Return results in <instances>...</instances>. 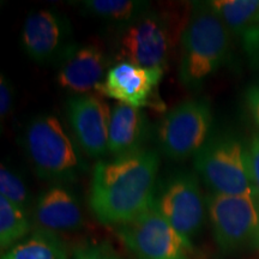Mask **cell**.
I'll list each match as a JSON object with an SVG mask.
<instances>
[{"label": "cell", "instance_id": "obj_1", "mask_svg": "<svg viewBox=\"0 0 259 259\" xmlns=\"http://www.w3.org/2000/svg\"><path fill=\"white\" fill-rule=\"evenodd\" d=\"M158 168L157 153L145 148L97 162L89 193L90 209L97 221L121 227L150 209L156 197Z\"/></svg>", "mask_w": 259, "mask_h": 259}, {"label": "cell", "instance_id": "obj_2", "mask_svg": "<svg viewBox=\"0 0 259 259\" xmlns=\"http://www.w3.org/2000/svg\"><path fill=\"white\" fill-rule=\"evenodd\" d=\"M179 78L185 88L196 89L225 64L231 32L208 3H194L181 31Z\"/></svg>", "mask_w": 259, "mask_h": 259}, {"label": "cell", "instance_id": "obj_3", "mask_svg": "<svg viewBox=\"0 0 259 259\" xmlns=\"http://www.w3.org/2000/svg\"><path fill=\"white\" fill-rule=\"evenodd\" d=\"M23 148L40 179L56 185L74 183L87 164L69 132L56 115L35 116L25 127Z\"/></svg>", "mask_w": 259, "mask_h": 259}, {"label": "cell", "instance_id": "obj_4", "mask_svg": "<svg viewBox=\"0 0 259 259\" xmlns=\"http://www.w3.org/2000/svg\"><path fill=\"white\" fill-rule=\"evenodd\" d=\"M194 168L212 193L254 197L247 148L233 136L209 138L194 155Z\"/></svg>", "mask_w": 259, "mask_h": 259}, {"label": "cell", "instance_id": "obj_5", "mask_svg": "<svg viewBox=\"0 0 259 259\" xmlns=\"http://www.w3.org/2000/svg\"><path fill=\"white\" fill-rule=\"evenodd\" d=\"M211 124V108L205 99L180 102L167 112L158 125L161 151L174 161L194 157L209 139Z\"/></svg>", "mask_w": 259, "mask_h": 259}, {"label": "cell", "instance_id": "obj_6", "mask_svg": "<svg viewBox=\"0 0 259 259\" xmlns=\"http://www.w3.org/2000/svg\"><path fill=\"white\" fill-rule=\"evenodd\" d=\"M212 234L225 253L258 245L259 206L253 196L211 193L206 198Z\"/></svg>", "mask_w": 259, "mask_h": 259}, {"label": "cell", "instance_id": "obj_7", "mask_svg": "<svg viewBox=\"0 0 259 259\" xmlns=\"http://www.w3.org/2000/svg\"><path fill=\"white\" fill-rule=\"evenodd\" d=\"M171 45L173 36L169 19L149 10L120 29L115 46V58L119 63L164 70Z\"/></svg>", "mask_w": 259, "mask_h": 259}, {"label": "cell", "instance_id": "obj_8", "mask_svg": "<svg viewBox=\"0 0 259 259\" xmlns=\"http://www.w3.org/2000/svg\"><path fill=\"white\" fill-rule=\"evenodd\" d=\"M158 211L192 251L193 239L202 231L206 199L198 179L191 173H178L166 181L155 197Z\"/></svg>", "mask_w": 259, "mask_h": 259}, {"label": "cell", "instance_id": "obj_9", "mask_svg": "<svg viewBox=\"0 0 259 259\" xmlns=\"http://www.w3.org/2000/svg\"><path fill=\"white\" fill-rule=\"evenodd\" d=\"M21 44L27 56L35 63L58 66L78 47L74 42L70 19L52 9L31 12L25 18Z\"/></svg>", "mask_w": 259, "mask_h": 259}, {"label": "cell", "instance_id": "obj_10", "mask_svg": "<svg viewBox=\"0 0 259 259\" xmlns=\"http://www.w3.org/2000/svg\"><path fill=\"white\" fill-rule=\"evenodd\" d=\"M116 233L138 259H189L191 250L155 203L135 221L118 227Z\"/></svg>", "mask_w": 259, "mask_h": 259}, {"label": "cell", "instance_id": "obj_11", "mask_svg": "<svg viewBox=\"0 0 259 259\" xmlns=\"http://www.w3.org/2000/svg\"><path fill=\"white\" fill-rule=\"evenodd\" d=\"M163 72V69H145L130 63H118L108 69L105 79L95 90L99 95L136 108L160 109L163 103L157 101L156 93Z\"/></svg>", "mask_w": 259, "mask_h": 259}, {"label": "cell", "instance_id": "obj_12", "mask_svg": "<svg viewBox=\"0 0 259 259\" xmlns=\"http://www.w3.org/2000/svg\"><path fill=\"white\" fill-rule=\"evenodd\" d=\"M112 111L108 103L94 94L74 95L67 102V118L83 153L101 158L108 154Z\"/></svg>", "mask_w": 259, "mask_h": 259}, {"label": "cell", "instance_id": "obj_13", "mask_svg": "<svg viewBox=\"0 0 259 259\" xmlns=\"http://www.w3.org/2000/svg\"><path fill=\"white\" fill-rule=\"evenodd\" d=\"M107 66L108 59L101 47L94 44L82 45L59 65L56 82L73 96L85 95L105 79Z\"/></svg>", "mask_w": 259, "mask_h": 259}, {"label": "cell", "instance_id": "obj_14", "mask_svg": "<svg viewBox=\"0 0 259 259\" xmlns=\"http://www.w3.org/2000/svg\"><path fill=\"white\" fill-rule=\"evenodd\" d=\"M36 229L52 233L72 232L84 225V215L76 194L63 185H54L38 194L34 205Z\"/></svg>", "mask_w": 259, "mask_h": 259}, {"label": "cell", "instance_id": "obj_15", "mask_svg": "<svg viewBox=\"0 0 259 259\" xmlns=\"http://www.w3.org/2000/svg\"><path fill=\"white\" fill-rule=\"evenodd\" d=\"M149 135V121L142 108L116 103L109 124L108 154L122 156L142 150Z\"/></svg>", "mask_w": 259, "mask_h": 259}, {"label": "cell", "instance_id": "obj_16", "mask_svg": "<svg viewBox=\"0 0 259 259\" xmlns=\"http://www.w3.org/2000/svg\"><path fill=\"white\" fill-rule=\"evenodd\" d=\"M78 8L84 15L124 28L150 10L148 2L138 0H83Z\"/></svg>", "mask_w": 259, "mask_h": 259}, {"label": "cell", "instance_id": "obj_17", "mask_svg": "<svg viewBox=\"0 0 259 259\" xmlns=\"http://www.w3.org/2000/svg\"><path fill=\"white\" fill-rule=\"evenodd\" d=\"M2 259H70L56 233L35 229L24 240L4 252Z\"/></svg>", "mask_w": 259, "mask_h": 259}, {"label": "cell", "instance_id": "obj_18", "mask_svg": "<svg viewBox=\"0 0 259 259\" xmlns=\"http://www.w3.org/2000/svg\"><path fill=\"white\" fill-rule=\"evenodd\" d=\"M208 5L236 36H244L259 15V0H212Z\"/></svg>", "mask_w": 259, "mask_h": 259}, {"label": "cell", "instance_id": "obj_19", "mask_svg": "<svg viewBox=\"0 0 259 259\" xmlns=\"http://www.w3.org/2000/svg\"><path fill=\"white\" fill-rule=\"evenodd\" d=\"M31 221L21 206L0 196V248L3 253L31 234Z\"/></svg>", "mask_w": 259, "mask_h": 259}, {"label": "cell", "instance_id": "obj_20", "mask_svg": "<svg viewBox=\"0 0 259 259\" xmlns=\"http://www.w3.org/2000/svg\"><path fill=\"white\" fill-rule=\"evenodd\" d=\"M0 196L24 210L30 203V193L18 173L2 164L0 168Z\"/></svg>", "mask_w": 259, "mask_h": 259}, {"label": "cell", "instance_id": "obj_21", "mask_svg": "<svg viewBox=\"0 0 259 259\" xmlns=\"http://www.w3.org/2000/svg\"><path fill=\"white\" fill-rule=\"evenodd\" d=\"M72 259H122L109 245L85 242L73 250Z\"/></svg>", "mask_w": 259, "mask_h": 259}, {"label": "cell", "instance_id": "obj_22", "mask_svg": "<svg viewBox=\"0 0 259 259\" xmlns=\"http://www.w3.org/2000/svg\"><path fill=\"white\" fill-rule=\"evenodd\" d=\"M247 163L254 197L259 203V134L252 137L247 147Z\"/></svg>", "mask_w": 259, "mask_h": 259}, {"label": "cell", "instance_id": "obj_23", "mask_svg": "<svg viewBox=\"0 0 259 259\" xmlns=\"http://www.w3.org/2000/svg\"><path fill=\"white\" fill-rule=\"evenodd\" d=\"M15 101V88L5 74L0 76V118L4 120L12 112Z\"/></svg>", "mask_w": 259, "mask_h": 259}, {"label": "cell", "instance_id": "obj_24", "mask_svg": "<svg viewBox=\"0 0 259 259\" xmlns=\"http://www.w3.org/2000/svg\"><path fill=\"white\" fill-rule=\"evenodd\" d=\"M242 38H244L245 51L251 58L252 63L259 64V15Z\"/></svg>", "mask_w": 259, "mask_h": 259}, {"label": "cell", "instance_id": "obj_25", "mask_svg": "<svg viewBox=\"0 0 259 259\" xmlns=\"http://www.w3.org/2000/svg\"><path fill=\"white\" fill-rule=\"evenodd\" d=\"M246 103L252 118L259 127V84L251 87L246 93Z\"/></svg>", "mask_w": 259, "mask_h": 259}, {"label": "cell", "instance_id": "obj_26", "mask_svg": "<svg viewBox=\"0 0 259 259\" xmlns=\"http://www.w3.org/2000/svg\"><path fill=\"white\" fill-rule=\"evenodd\" d=\"M258 206H259V203H258ZM258 245H259V240H258Z\"/></svg>", "mask_w": 259, "mask_h": 259}]
</instances>
